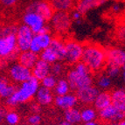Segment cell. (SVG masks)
I'll return each instance as SVG.
<instances>
[{
	"label": "cell",
	"instance_id": "13",
	"mask_svg": "<svg viewBox=\"0 0 125 125\" xmlns=\"http://www.w3.org/2000/svg\"><path fill=\"white\" fill-rule=\"evenodd\" d=\"M99 117L102 121L107 123H118L124 120L125 113L118 110L115 106L111 104L110 106L99 111Z\"/></svg>",
	"mask_w": 125,
	"mask_h": 125
},
{
	"label": "cell",
	"instance_id": "25",
	"mask_svg": "<svg viewBox=\"0 0 125 125\" xmlns=\"http://www.w3.org/2000/svg\"><path fill=\"white\" fill-rule=\"evenodd\" d=\"M64 118L65 121L68 122L70 123H73L74 125L78 124V123H80L82 121L81 120V110L76 108H70V109H67V110L65 111Z\"/></svg>",
	"mask_w": 125,
	"mask_h": 125
},
{
	"label": "cell",
	"instance_id": "30",
	"mask_svg": "<svg viewBox=\"0 0 125 125\" xmlns=\"http://www.w3.org/2000/svg\"><path fill=\"white\" fill-rule=\"evenodd\" d=\"M57 82H58V81H57L56 79V76H54L53 74H49L48 76H46V78H44V79L41 81V85L42 87H44V88H48V89H54V88L56 87L57 85Z\"/></svg>",
	"mask_w": 125,
	"mask_h": 125
},
{
	"label": "cell",
	"instance_id": "32",
	"mask_svg": "<svg viewBox=\"0 0 125 125\" xmlns=\"http://www.w3.org/2000/svg\"><path fill=\"white\" fill-rule=\"evenodd\" d=\"M18 28H19V26L14 25V24L4 25L1 30V36L9 35V34H17Z\"/></svg>",
	"mask_w": 125,
	"mask_h": 125
},
{
	"label": "cell",
	"instance_id": "37",
	"mask_svg": "<svg viewBox=\"0 0 125 125\" xmlns=\"http://www.w3.org/2000/svg\"><path fill=\"white\" fill-rule=\"evenodd\" d=\"M0 1L4 8H12L20 0H0Z\"/></svg>",
	"mask_w": 125,
	"mask_h": 125
},
{
	"label": "cell",
	"instance_id": "48",
	"mask_svg": "<svg viewBox=\"0 0 125 125\" xmlns=\"http://www.w3.org/2000/svg\"><path fill=\"white\" fill-rule=\"evenodd\" d=\"M30 125H40V124H30Z\"/></svg>",
	"mask_w": 125,
	"mask_h": 125
},
{
	"label": "cell",
	"instance_id": "47",
	"mask_svg": "<svg viewBox=\"0 0 125 125\" xmlns=\"http://www.w3.org/2000/svg\"><path fill=\"white\" fill-rule=\"evenodd\" d=\"M121 1H122V2H123V4H125V0H121Z\"/></svg>",
	"mask_w": 125,
	"mask_h": 125
},
{
	"label": "cell",
	"instance_id": "31",
	"mask_svg": "<svg viewBox=\"0 0 125 125\" xmlns=\"http://www.w3.org/2000/svg\"><path fill=\"white\" fill-rule=\"evenodd\" d=\"M4 119L9 125H17L19 123V115L14 110H10L6 112Z\"/></svg>",
	"mask_w": 125,
	"mask_h": 125
},
{
	"label": "cell",
	"instance_id": "5",
	"mask_svg": "<svg viewBox=\"0 0 125 125\" xmlns=\"http://www.w3.org/2000/svg\"><path fill=\"white\" fill-rule=\"evenodd\" d=\"M23 24L28 26L34 34L40 33H48L50 32L51 27L50 25H46V22L41 16L30 10H25L22 17Z\"/></svg>",
	"mask_w": 125,
	"mask_h": 125
},
{
	"label": "cell",
	"instance_id": "3",
	"mask_svg": "<svg viewBox=\"0 0 125 125\" xmlns=\"http://www.w3.org/2000/svg\"><path fill=\"white\" fill-rule=\"evenodd\" d=\"M67 80L71 88L75 91L92 86L94 81L91 70L81 61L73 65V67L67 72Z\"/></svg>",
	"mask_w": 125,
	"mask_h": 125
},
{
	"label": "cell",
	"instance_id": "43",
	"mask_svg": "<svg viewBox=\"0 0 125 125\" xmlns=\"http://www.w3.org/2000/svg\"><path fill=\"white\" fill-rule=\"evenodd\" d=\"M122 75H123V81H124V83H125V70H124V71H123Z\"/></svg>",
	"mask_w": 125,
	"mask_h": 125
},
{
	"label": "cell",
	"instance_id": "35",
	"mask_svg": "<svg viewBox=\"0 0 125 125\" xmlns=\"http://www.w3.org/2000/svg\"><path fill=\"white\" fill-rule=\"evenodd\" d=\"M82 13L80 11V10H78L77 9H75V10H72L71 14H70V16H71V19L73 21H74L75 23L77 24V25H81V18H82Z\"/></svg>",
	"mask_w": 125,
	"mask_h": 125
},
{
	"label": "cell",
	"instance_id": "10",
	"mask_svg": "<svg viewBox=\"0 0 125 125\" xmlns=\"http://www.w3.org/2000/svg\"><path fill=\"white\" fill-rule=\"evenodd\" d=\"M34 35L35 34L33 33V31L25 25L22 24V25H19L16 37H17L18 47L20 50V52L30 50L31 43L32 41Z\"/></svg>",
	"mask_w": 125,
	"mask_h": 125
},
{
	"label": "cell",
	"instance_id": "9",
	"mask_svg": "<svg viewBox=\"0 0 125 125\" xmlns=\"http://www.w3.org/2000/svg\"><path fill=\"white\" fill-rule=\"evenodd\" d=\"M25 10L38 13L46 21H50L55 12L50 2L46 0H34L27 5Z\"/></svg>",
	"mask_w": 125,
	"mask_h": 125
},
{
	"label": "cell",
	"instance_id": "4",
	"mask_svg": "<svg viewBox=\"0 0 125 125\" xmlns=\"http://www.w3.org/2000/svg\"><path fill=\"white\" fill-rule=\"evenodd\" d=\"M20 50L18 47L16 34L1 36L0 56L6 62H15L19 59Z\"/></svg>",
	"mask_w": 125,
	"mask_h": 125
},
{
	"label": "cell",
	"instance_id": "23",
	"mask_svg": "<svg viewBox=\"0 0 125 125\" xmlns=\"http://www.w3.org/2000/svg\"><path fill=\"white\" fill-rule=\"evenodd\" d=\"M17 88L18 87H16L14 84L10 82L5 77L1 78V81H0V95L2 98L7 99L10 97L16 92Z\"/></svg>",
	"mask_w": 125,
	"mask_h": 125
},
{
	"label": "cell",
	"instance_id": "19",
	"mask_svg": "<svg viewBox=\"0 0 125 125\" xmlns=\"http://www.w3.org/2000/svg\"><path fill=\"white\" fill-rule=\"evenodd\" d=\"M35 99L40 106H47L53 102V94L51 89L41 86L36 94Z\"/></svg>",
	"mask_w": 125,
	"mask_h": 125
},
{
	"label": "cell",
	"instance_id": "14",
	"mask_svg": "<svg viewBox=\"0 0 125 125\" xmlns=\"http://www.w3.org/2000/svg\"><path fill=\"white\" fill-rule=\"evenodd\" d=\"M99 89L98 88H96L94 86H89L87 88H81V89L76 91V95L78 97L79 102L81 103H83L85 105L88 104H94V101H95L96 97L99 94Z\"/></svg>",
	"mask_w": 125,
	"mask_h": 125
},
{
	"label": "cell",
	"instance_id": "41",
	"mask_svg": "<svg viewBox=\"0 0 125 125\" xmlns=\"http://www.w3.org/2000/svg\"><path fill=\"white\" fill-rule=\"evenodd\" d=\"M84 125H98V123L94 121H92V122H88V123H85Z\"/></svg>",
	"mask_w": 125,
	"mask_h": 125
},
{
	"label": "cell",
	"instance_id": "39",
	"mask_svg": "<svg viewBox=\"0 0 125 125\" xmlns=\"http://www.w3.org/2000/svg\"><path fill=\"white\" fill-rule=\"evenodd\" d=\"M117 36L120 40H125V25L120 26L117 30Z\"/></svg>",
	"mask_w": 125,
	"mask_h": 125
},
{
	"label": "cell",
	"instance_id": "16",
	"mask_svg": "<svg viewBox=\"0 0 125 125\" xmlns=\"http://www.w3.org/2000/svg\"><path fill=\"white\" fill-rule=\"evenodd\" d=\"M31 72H32V76L34 78L41 81L44 78L51 74V64L40 59L37 64L31 69Z\"/></svg>",
	"mask_w": 125,
	"mask_h": 125
},
{
	"label": "cell",
	"instance_id": "44",
	"mask_svg": "<svg viewBox=\"0 0 125 125\" xmlns=\"http://www.w3.org/2000/svg\"><path fill=\"white\" fill-rule=\"evenodd\" d=\"M108 125H120V123H109Z\"/></svg>",
	"mask_w": 125,
	"mask_h": 125
},
{
	"label": "cell",
	"instance_id": "29",
	"mask_svg": "<svg viewBox=\"0 0 125 125\" xmlns=\"http://www.w3.org/2000/svg\"><path fill=\"white\" fill-rule=\"evenodd\" d=\"M96 83L99 88L102 89H108L111 86V78L107 73H102L97 78Z\"/></svg>",
	"mask_w": 125,
	"mask_h": 125
},
{
	"label": "cell",
	"instance_id": "38",
	"mask_svg": "<svg viewBox=\"0 0 125 125\" xmlns=\"http://www.w3.org/2000/svg\"><path fill=\"white\" fill-rule=\"evenodd\" d=\"M123 10V4L121 3L116 2V3H114L112 4V6H111V10H112L113 13H115V14H118L120 13Z\"/></svg>",
	"mask_w": 125,
	"mask_h": 125
},
{
	"label": "cell",
	"instance_id": "21",
	"mask_svg": "<svg viewBox=\"0 0 125 125\" xmlns=\"http://www.w3.org/2000/svg\"><path fill=\"white\" fill-rule=\"evenodd\" d=\"M112 105L115 106L118 110L125 113V90L115 89L111 93Z\"/></svg>",
	"mask_w": 125,
	"mask_h": 125
},
{
	"label": "cell",
	"instance_id": "20",
	"mask_svg": "<svg viewBox=\"0 0 125 125\" xmlns=\"http://www.w3.org/2000/svg\"><path fill=\"white\" fill-rule=\"evenodd\" d=\"M111 104H112L111 93H108L107 91L100 92L94 102V108L99 111L104 109L107 107L110 106Z\"/></svg>",
	"mask_w": 125,
	"mask_h": 125
},
{
	"label": "cell",
	"instance_id": "12",
	"mask_svg": "<svg viewBox=\"0 0 125 125\" xmlns=\"http://www.w3.org/2000/svg\"><path fill=\"white\" fill-rule=\"evenodd\" d=\"M52 39H53V37L51 35L50 32L35 34L31 43L30 50L40 55L41 52H43L45 49L50 46L51 43L52 41Z\"/></svg>",
	"mask_w": 125,
	"mask_h": 125
},
{
	"label": "cell",
	"instance_id": "24",
	"mask_svg": "<svg viewBox=\"0 0 125 125\" xmlns=\"http://www.w3.org/2000/svg\"><path fill=\"white\" fill-rule=\"evenodd\" d=\"M50 47L57 53L60 58V61H64L65 54H66V46H65V42L61 38L54 37L50 45Z\"/></svg>",
	"mask_w": 125,
	"mask_h": 125
},
{
	"label": "cell",
	"instance_id": "1",
	"mask_svg": "<svg viewBox=\"0 0 125 125\" xmlns=\"http://www.w3.org/2000/svg\"><path fill=\"white\" fill-rule=\"evenodd\" d=\"M81 62H83L92 73L101 72L107 67V51L98 44L86 43Z\"/></svg>",
	"mask_w": 125,
	"mask_h": 125
},
{
	"label": "cell",
	"instance_id": "42",
	"mask_svg": "<svg viewBox=\"0 0 125 125\" xmlns=\"http://www.w3.org/2000/svg\"><path fill=\"white\" fill-rule=\"evenodd\" d=\"M0 114H1V120H3V119L4 118V116H5V115H6V112H5V111L4 110V109H1V113H0Z\"/></svg>",
	"mask_w": 125,
	"mask_h": 125
},
{
	"label": "cell",
	"instance_id": "34",
	"mask_svg": "<svg viewBox=\"0 0 125 125\" xmlns=\"http://www.w3.org/2000/svg\"><path fill=\"white\" fill-rule=\"evenodd\" d=\"M121 73V68L117 67H107L106 73L110 78H115Z\"/></svg>",
	"mask_w": 125,
	"mask_h": 125
},
{
	"label": "cell",
	"instance_id": "36",
	"mask_svg": "<svg viewBox=\"0 0 125 125\" xmlns=\"http://www.w3.org/2000/svg\"><path fill=\"white\" fill-rule=\"evenodd\" d=\"M42 121V118L40 115L39 114H31L29 117H28V123L29 124H40Z\"/></svg>",
	"mask_w": 125,
	"mask_h": 125
},
{
	"label": "cell",
	"instance_id": "17",
	"mask_svg": "<svg viewBox=\"0 0 125 125\" xmlns=\"http://www.w3.org/2000/svg\"><path fill=\"white\" fill-rule=\"evenodd\" d=\"M40 60V55L35 52H31V50L21 52L19 54L18 62H19L21 65H23L27 68L32 69L34 67L37 62Z\"/></svg>",
	"mask_w": 125,
	"mask_h": 125
},
{
	"label": "cell",
	"instance_id": "15",
	"mask_svg": "<svg viewBox=\"0 0 125 125\" xmlns=\"http://www.w3.org/2000/svg\"><path fill=\"white\" fill-rule=\"evenodd\" d=\"M78 102V97L76 94H71L69 93L67 94L61 96H56L54 99V104L56 105L58 108L64 109V110H67L70 108H75V106L77 105Z\"/></svg>",
	"mask_w": 125,
	"mask_h": 125
},
{
	"label": "cell",
	"instance_id": "26",
	"mask_svg": "<svg viewBox=\"0 0 125 125\" xmlns=\"http://www.w3.org/2000/svg\"><path fill=\"white\" fill-rule=\"evenodd\" d=\"M40 59H41V60H43V61H45L46 62L49 63L51 65L58 62V61H61L57 53L50 46L45 49L43 52H41V53L40 54Z\"/></svg>",
	"mask_w": 125,
	"mask_h": 125
},
{
	"label": "cell",
	"instance_id": "8",
	"mask_svg": "<svg viewBox=\"0 0 125 125\" xmlns=\"http://www.w3.org/2000/svg\"><path fill=\"white\" fill-rule=\"evenodd\" d=\"M7 73L10 81L19 84L23 83L32 77L31 69L27 68L18 61L10 65L7 70Z\"/></svg>",
	"mask_w": 125,
	"mask_h": 125
},
{
	"label": "cell",
	"instance_id": "33",
	"mask_svg": "<svg viewBox=\"0 0 125 125\" xmlns=\"http://www.w3.org/2000/svg\"><path fill=\"white\" fill-rule=\"evenodd\" d=\"M64 70H65L64 66L60 61L51 65V73L53 74L54 76H60V75H61L64 73Z\"/></svg>",
	"mask_w": 125,
	"mask_h": 125
},
{
	"label": "cell",
	"instance_id": "18",
	"mask_svg": "<svg viewBox=\"0 0 125 125\" xmlns=\"http://www.w3.org/2000/svg\"><path fill=\"white\" fill-rule=\"evenodd\" d=\"M109 0H81L76 4V9L80 10L82 14H85L88 11L102 6Z\"/></svg>",
	"mask_w": 125,
	"mask_h": 125
},
{
	"label": "cell",
	"instance_id": "28",
	"mask_svg": "<svg viewBox=\"0 0 125 125\" xmlns=\"http://www.w3.org/2000/svg\"><path fill=\"white\" fill-rule=\"evenodd\" d=\"M81 120L84 123H88V122L94 121L97 117V112L94 108L91 107H86L81 110Z\"/></svg>",
	"mask_w": 125,
	"mask_h": 125
},
{
	"label": "cell",
	"instance_id": "2",
	"mask_svg": "<svg viewBox=\"0 0 125 125\" xmlns=\"http://www.w3.org/2000/svg\"><path fill=\"white\" fill-rule=\"evenodd\" d=\"M40 88V81L32 76L28 81L21 83L10 97L5 99V104L9 107H15L20 103L29 102L35 97Z\"/></svg>",
	"mask_w": 125,
	"mask_h": 125
},
{
	"label": "cell",
	"instance_id": "11",
	"mask_svg": "<svg viewBox=\"0 0 125 125\" xmlns=\"http://www.w3.org/2000/svg\"><path fill=\"white\" fill-rule=\"evenodd\" d=\"M125 63V49L122 47H110L107 50V67L123 68Z\"/></svg>",
	"mask_w": 125,
	"mask_h": 125
},
{
	"label": "cell",
	"instance_id": "46",
	"mask_svg": "<svg viewBox=\"0 0 125 125\" xmlns=\"http://www.w3.org/2000/svg\"><path fill=\"white\" fill-rule=\"evenodd\" d=\"M123 71L125 70V63H124V65L123 66Z\"/></svg>",
	"mask_w": 125,
	"mask_h": 125
},
{
	"label": "cell",
	"instance_id": "22",
	"mask_svg": "<svg viewBox=\"0 0 125 125\" xmlns=\"http://www.w3.org/2000/svg\"><path fill=\"white\" fill-rule=\"evenodd\" d=\"M55 11L69 12L74 7V0H49Z\"/></svg>",
	"mask_w": 125,
	"mask_h": 125
},
{
	"label": "cell",
	"instance_id": "40",
	"mask_svg": "<svg viewBox=\"0 0 125 125\" xmlns=\"http://www.w3.org/2000/svg\"><path fill=\"white\" fill-rule=\"evenodd\" d=\"M59 125H74V124L68 123V122H67V121H62V122H61V123H59Z\"/></svg>",
	"mask_w": 125,
	"mask_h": 125
},
{
	"label": "cell",
	"instance_id": "27",
	"mask_svg": "<svg viewBox=\"0 0 125 125\" xmlns=\"http://www.w3.org/2000/svg\"><path fill=\"white\" fill-rule=\"evenodd\" d=\"M71 89V86L69 84L68 81L67 79H61L58 81L56 87L54 88V92L57 96H61L69 94Z\"/></svg>",
	"mask_w": 125,
	"mask_h": 125
},
{
	"label": "cell",
	"instance_id": "6",
	"mask_svg": "<svg viewBox=\"0 0 125 125\" xmlns=\"http://www.w3.org/2000/svg\"><path fill=\"white\" fill-rule=\"evenodd\" d=\"M65 46L66 54L64 61L71 65H75L81 62L84 52V45L77 40L69 39L65 42Z\"/></svg>",
	"mask_w": 125,
	"mask_h": 125
},
{
	"label": "cell",
	"instance_id": "49",
	"mask_svg": "<svg viewBox=\"0 0 125 125\" xmlns=\"http://www.w3.org/2000/svg\"><path fill=\"white\" fill-rule=\"evenodd\" d=\"M74 1H77V2H79V1H81V0H74Z\"/></svg>",
	"mask_w": 125,
	"mask_h": 125
},
{
	"label": "cell",
	"instance_id": "7",
	"mask_svg": "<svg viewBox=\"0 0 125 125\" xmlns=\"http://www.w3.org/2000/svg\"><path fill=\"white\" fill-rule=\"evenodd\" d=\"M72 21L71 16L68 12L55 11L49 23L51 29L57 34H65L71 28Z\"/></svg>",
	"mask_w": 125,
	"mask_h": 125
},
{
	"label": "cell",
	"instance_id": "45",
	"mask_svg": "<svg viewBox=\"0 0 125 125\" xmlns=\"http://www.w3.org/2000/svg\"><path fill=\"white\" fill-rule=\"evenodd\" d=\"M120 125H125V119L123 120V121L120 122Z\"/></svg>",
	"mask_w": 125,
	"mask_h": 125
}]
</instances>
